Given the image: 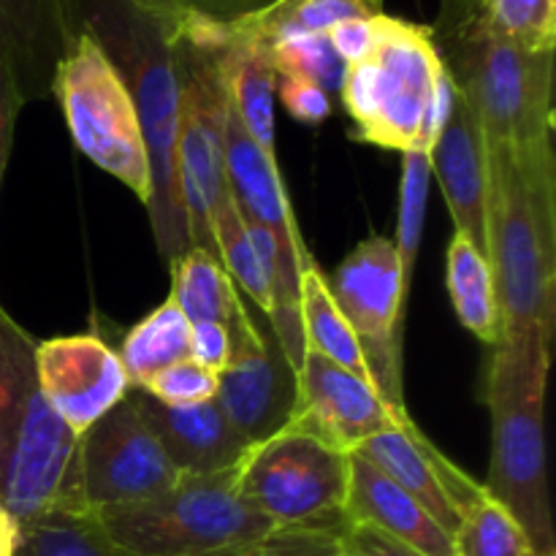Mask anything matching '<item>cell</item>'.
Listing matches in <instances>:
<instances>
[{"mask_svg": "<svg viewBox=\"0 0 556 556\" xmlns=\"http://www.w3.org/2000/svg\"><path fill=\"white\" fill-rule=\"evenodd\" d=\"M190 0H65L71 36L92 38L128 87L144 128L152 195L144 206L163 258L190 250L177 190V38Z\"/></svg>", "mask_w": 556, "mask_h": 556, "instance_id": "obj_1", "label": "cell"}, {"mask_svg": "<svg viewBox=\"0 0 556 556\" xmlns=\"http://www.w3.org/2000/svg\"><path fill=\"white\" fill-rule=\"evenodd\" d=\"M486 258L503 337L554 340L556 155L554 141L525 152L489 150Z\"/></svg>", "mask_w": 556, "mask_h": 556, "instance_id": "obj_2", "label": "cell"}, {"mask_svg": "<svg viewBox=\"0 0 556 556\" xmlns=\"http://www.w3.org/2000/svg\"><path fill=\"white\" fill-rule=\"evenodd\" d=\"M440 63L476 112L489 150L525 152L554 141V52L503 41L476 0H440L429 25Z\"/></svg>", "mask_w": 556, "mask_h": 556, "instance_id": "obj_3", "label": "cell"}, {"mask_svg": "<svg viewBox=\"0 0 556 556\" xmlns=\"http://www.w3.org/2000/svg\"><path fill=\"white\" fill-rule=\"evenodd\" d=\"M0 508L25 527L52 510H87L79 434L43 396L36 340L0 304Z\"/></svg>", "mask_w": 556, "mask_h": 556, "instance_id": "obj_4", "label": "cell"}, {"mask_svg": "<svg viewBox=\"0 0 556 556\" xmlns=\"http://www.w3.org/2000/svg\"><path fill=\"white\" fill-rule=\"evenodd\" d=\"M258 0H190L177 38V190L188 220L190 250L215 255L212 212L228 193L226 119L231 96L226 81V49L233 16Z\"/></svg>", "mask_w": 556, "mask_h": 556, "instance_id": "obj_5", "label": "cell"}, {"mask_svg": "<svg viewBox=\"0 0 556 556\" xmlns=\"http://www.w3.org/2000/svg\"><path fill=\"white\" fill-rule=\"evenodd\" d=\"M552 342L543 337H500L492 348L486 400L492 410V462L483 483L530 535L543 556H556L546 472V380Z\"/></svg>", "mask_w": 556, "mask_h": 556, "instance_id": "obj_6", "label": "cell"}, {"mask_svg": "<svg viewBox=\"0 0 556 556\" xmlns=\"http://www.w3.org/2000/svg\"><path fill=\"white\" fill-rule=\"evenodd\" d=\"M454 92L429 27L378 14L372 52L348 65L340 98L358 141L410 152L432 147Z\"/></svg>", "mask_w": 556, "mask_h": 556, "instance_id": "obj_7", "label": "cell"}, {"mask_svg": "<svg viewBox=\"0 0 556 556\" xmlns=\"http://www.w3.org/2000/svg\"><path fill=\"white\" fill-rule=\"evenodd\" d=\"M237 467L182 476L157 497L112 505L96 516L114 543L134 556H233L275 530L239 494Z\"/></svg>", "mask_w": 556, "mask_h": 556, "instance_id": "obj_8", "label": "cell"}, {"mask_svg": "<svg viewBox=\"0 0 556 556\" xmlns=\"http://www.w3.org/2000/svg\"><path fill=\"white\" fill-rule=\"evenodd\" d=\"M52 92L81 155L123 182L141 206L150 204L152 163L139 112L92 38L76 33L54 68Z\"/></svg>", "mask_w": 556, "mask_h": 556, "instance_id": "obj_9", "label": "cell"}, {"mask_svg": "<svg viewBox=\"0 0 556 556\" xmlns=\"http://www.w3.org/2000/svg\"><path fill=\"white\" fill-rule=\"evenodd\" d=\"M348 486L351 454L291 427L250 445L237 467L239 494L275 527L342 532Z\"/></svg>", "mask_w": 556, "mask_h": 556, "instance_id": "obj_10", "label": "cell"}, {"mask_svg": "<svg viewBox=\"0 0 556 556\" xmlns=\"http://www.w3.org/2000/svg\"><path fill=\"white\" fill-rule=\"evenodd\" d=\"M329 291L348 326L356 334L367 362L369 380L389 405H405L402 383V334H405L407 293L400 258L389 237H369L348 253L331 277Z\"/></svg>", "mask_w": 556, "mask_h": 556, "instance_id": "obj_11", "label": "cell"}, {"mask_svg": "<svg viewBox=\"0 0 556 556\" xmlns=\"http://www.w3.org/2000/svg\"><path fill=\"white\" fill-rule=\"evenodd\" d=\"M179 470L141 416L130 391L79 434V489L87 510L152 500L179 481Z\"/></svg>", "mask_w": 556, "mask_h": 556, "instance_id": "obj_12", "label": "cell"}, {"mask_svg": "<svg viewBox=\"0 0 556 556\" xmlns=\"http://www.w3.org/2000/svg\"><path fill=\"white\" fill-rule=\"evenodd\" d=\"M407 407H394L369 380L304 351L299 364V407L291 429L315 434L334 448L353 451L386 429L407 427Z\"/></svg>", "mask_w": 556, "mask_h": 556, "instance_id": "obj_13", "label": "cell"}, {"mask_svg": "<svg viewBox=\"0 0 556 556\" xmlns=\"http://www.w3.org/2000/svg\"><path fill=\"white\" fill-rule=\"evenodd\" d=\"M36 372L47 402L74 434H85L130 391L117 351L98 334L36 342Z\"/></svg>", "mask_w": 556, "mask_h": 556, "instance_id": "obj_14", "label": "cell"}, {"mask_svg": "<svg viewBox=\"0 0 556 556\" xmlns=\"http://www.w3.org/2000/svg\"><path fill=\"white\" fill-rule=\"evenodd\" d=\"M353 454L367 459L396 486L405 489L451 535H456L467 510H472L486 497L483 483H476L467 472H462L416 427V421H410L407 427L386 429V432L364 440Z\"/></svg>", "mask_w": 556, "mask_h": 556, "instance_id": "obj_15", "label": "cell"}, {"mask_svg": "<svg viewBox=\"0 0 556 556\" xmlns=\"http://www.w3.org/2000/svg\"><path fill=\"white\" fill-rule=\"evenodd\" d=\"M264 345L217 375V405L250 445L291 427L299 407V367L282 351L275 329L261 326Z\"/></svg>", "mask_w": 556, "mask_h": 556, "instance_id": "obj_16", "label": "cell"}, {"mask_svg": "<svg viewBox=\"0 0 556 556\" xmlns=\"http://www.w3.org/2000/svg\"><path fill=\"white\" fill-rule=\"evenodd\" d=\"M429 163L432 177H438L443 188L456 231L465 233L486 255L489 152L481 123L459 90L454 92L448 114L429 147Z\"/></svg>", "mask_w": 556, "mask_h": 556, "instance_id": "obj_17", "label": "cell"}, {"mask_svg": "<svg viewBox=\"0 0 556 556\" xmlns=\"http://www.w3.org/2000/svg\"><path fill=\"white\" fill-rule=\"evenodd\" d=\"M130 400L157 434L179 476H212L231 470L248 454L250 443L231 427L217 400L172 407L141 389H130Z\"/></svg>", "mask_w": 556, "mask_h": 556, "instance_id": "obj_18", "label": "cell"}, {"mask_svg": "<svg viewBox=\"0 0 556 556\" xmlns=\"http://www.w3.org/2000/svg\"><path fill=\"white\" fill-rule=\"evenodd\" d=\"M223 163H226L228 193H231L233 204L239 206L244 220L264 226L266 231H271L277 239L293 244V248L307 250L302 233H299L275 152H266L244 130L233 106H228Z\"/></svg>", "mask_w": 556, "mask_h": 556, "instance_id": "obj_19", "label": "cell"}, {"mask_svg": "<svg viewBox=\"0 0 556 556\" xmlns=\"http://www.w3.org/2000/svg\"><path fill=\"white\" fill-rule=\"evenodd\" d=\"M348 519L375 527L424 556H456L454 535L418 500L358 454H351Z\"/></svg>", "mask_w": 556, "mask_h": 556, "instance_id": "obj_20", "label": "cell"}, {"mask_svg": "<svg viewBox=\"0 0 556 556\" xmlns=\"http://www.w3.org/2000/svg\"><path fill=\"white\" fill-rule=\"evenodd\" d=\"M172 302L190 324H220L231 337V362L261 351V324L250 318L237 282L228 277L220 261L204 250H188L168 264Z\"/></svg>", "mask_w": 556, "mask_h": 556, "instance_id": "obj_21", "label": "cell"}, {"mask_svg": "<svg viewBox=\"0 0 556 556\" xmlns=\"http://www.w3.org/2000/svg\"><path fill=\"white\" fill-rule=\"evenodd\" d=\"M253 5H248V9H253ZM244 11L233 16L231 41L226 49L228 96H231V106L244 130L266 152H275L277 71L271 63L269 41L248 25Z\"/></svg>", "mask_w": 556, "mask_h": 556, "instance_id": "obj_22", "label": "cell"}, {"mask_svg": "<svg viewBox=\"0 0 556 556\" xmlns=\"http://www.w3.org/2000/svg\"><path fill=\"white\" fill-rule=\"evenodd\" d=\"M0 36L14 43L47 96L60 58L74 41L65 0H0Z\"/></svg>", "mask_w": 556, "mask_h": 556, "instance_id": "obj_23", "label": "cell"}, {"mask_svg": "<svg viewBox=\"0 0 556 556\" xmlns=\"http://www.w3.org/2000/svg\"><path fill=\"white\" fill-rule=\"evenodd\" d=\"M445 258V282L459 324L494 348L503 337V315L489 258L459 231H454Z\"/></svg>", "mask_w": 556, "mask_h": 556, "instance_id": "obj_24", "label": "cell"}, {"mask_svg": "<svg viewBox=\"0 0 556 556\" xmlns=\"http://www.w3.org/2000/svg\"><path fill=\"white\" fill-rule=\"evenodd\" d=\"M299 318H302L304 351L318 353L337 367L369 380V369L356 334L331 299L329 282H326V275L315 264V258L304 264L302 280H299Z\"/></svg>", "mask_w": 556, "mask_h": 556, "instance_id": "obj_25", "label": "cell"}, {"mask_svg": "<svg viewBox=\"0 0 556 556\" xmlns=\"http://www.w3.org/2000/svg\"><path fill=\"white\" fill-rule=\"evenodd\" d=\"M117 356L130 389H144L147 380L157 372L190 358V320L172 299H166L125 334Z\"/></svg>", "mask_w": 556, "mask_h": 556, "instance_id": "obj_26", "label": "cell"}, {"mask_svg": "<svg viewBox=\"0 0 556 556\" xmlns=\"http://www.w3.org/2000/svg\"><path fill=\"white\" fill-rule=\"evenodd\" d=\"M383 14V0H261L244 11L248 25L269 43L299 33H329L345 20Z\"/></svg>", "mask_w": 556, "mask_h": 556, "instance_id": "obj_27", "label": "cell"}, {"mask_svg": "<svg viewBox=\"0 0 556 556\" xmlns=\"http://www.w3.org/2000/svg\"><path fill=\"white\" fill-rule=\"evenodd\" d=\"M14 556H134L103 530L96 510H52L20 527Z\"/></svg>", "mask_w": 556, "mask_h": 556, "instance_id": "obj_28", "label": "cell"}, {"mask_svg": "<svg viewBox=\"0 0 556 556\" xmlns=\"http://www.w3.org/2000/svg\"><path fill=\"white\" fill-rule=\"evenodd\" d=\"M212 237H215V250L217 261L223 264V269L228 271L233 282H237L239 293L250 299L261 313L269 318L271 315V286L269 275L264 269V261L255 253L253 242H250L248 226H244V217L239 212V206L233 204L231 193L223 195L217 201L215 212H212Z\"/></svg>", "mask_w": 556, "mask_h": 556, "instance_id": "obj_29", "label": "cell"}, {"mask_svg": "<svg viewBox=\"0 0 556 556\" xmlns=\"http://www.w3.org/2000/svg\"><path fill=\"white\" fill-rule=\"evenodd\" d=\"M429 182H432L429 150L402 152L400 212H396V237L391 242H394L396 258H400L402 286H405L407 296H410L413 269H416V255L421 248L424 223H427Z\"/></svg>", "mask_w": 556, "mask_h": 556, "instance_id": "obj_30", "label": "cell"}, {"mask_svg": "<svg viewBox=\"0 0 556 556\" xmlns=\"http://www.w3.org/2000/svg\"><path fill=\"white\" fill-rule=\"evenodd\" d=\"M489 30L527 52H556V0H476Z\"/></svg>", "mask_w": 556, "mask_h": 556, "instance_id": "obj_31", "label": "cell"}, {"mask_svg": "<svg viewBox=\"0 0 556 556\" xmlns=\"http://www.w3.org/2000/svg\"><path fill=\"white\" fill-rule=\"evenodd\" d=\"M454 543L456 556H543L532 546L525 527L489 494L467 510Z\"/></svg>", "mask_w": 556, "mask_h": 556, "instance_id": "obj_32", "label": "cell"}, {"mask_svg": "<svg viewBox=\"0 0 556 556\" xmlns=\"http://www.w3.org/2000/svg\"><path fill=\"white\" fill-rule=\"evenodd\" d=\"M277 74L302 76L318 85L326 96H340L345 68L326 33H299L269 43Z\"/></svg>", "mask_w": 556, "mask_h": 556, "instance_id": "obj_33", "label": "cell"}, {"mask_svg": "<svg viewBox=\"0 0 556 556\" xmlns=\"http://www.w3.org/2000/svg\"><path fill=\"white\" fill-rule=\"evenodd\" d=\"M33 98H43L27 68L25 58L11 41L0 36V188H3L5 166H9L11 144H14L16 117L22 106Z\"/></svg>", "mask_w": 556, "mask_h": 556, "instance_id": "obj_34", "label": "cell"}, {"mask_svg": "<svg viewBox=\"0 0 556 556\" xmlns=\"http://www.w3.org/2000/svg\"><path fill=\"white\" fill-rule=\"evenodd\" d=\"M141 391H147L157 402L172 407L201 405V402L215 400L217 375L201 367L193 358H185V362L172 364L163 372H157L155 378L147 380V386Z\"/></svg>", "mask_w": 556, "mask_h": 556, "instance_id": "obj_35", "label": "cell"}, {"mask_svg": "<svg viewBox=\"0 0 556 556\" xmlns=\"http://www.w3.org/2000/svg\"><path fill=\"white\" fill-rule=\"evenodd\" d=\"M342 532L275 527L261 541L233 556H345L340 546Z\"/></svg>", "mask_w": 556, "mask_h": 556, "instance_id": "obj_36", "label": "cell"}, {"mask_svg": "<svg viewBox=\"0 0 556 556\" xmlns=\"http://www.w3.org/2000/svg\"><path fill=\"white\" fill-rule=\"evenodd\" d=\"M277 96L282 106L288 109L291 117H296L304 125H320L331 114V98L302 76L277 74Z\"/></svg>", "mask_w": 556, "mask_h": 556, "instance_id": "obj_37", "label": "cell"}, {"mask_svg": "<svg viewBox=\"0 0 556 556\" xmlns=\"http://www.w3.org/2000/svg\"><path fill=\"white\" fill-rule=\"evenodd\" d=\"M340 546L345 556H424L416 548L405 546V543L394 541V538L383 535L380 530L362 525V521H351L342 530Z\"/></svg>", "mask_w": 556, "mask_h": 556, "instance_id": "obj_38", "label": "cell"}, {"mask_svg": "<svg viewBox=\"0 0 556 556\" xmlns=\"http://www.w3.org/2000/svg\"><path fill=\"white\" fill-rule=\"evenodd\" d=\"M190 358L220 375L231 364V337L220 324H190Z\"/></svg>", "mask_w": 556, "mask_h": 556, "instance_id": "obj_39", "label": "cell"}, {"mask_svg": "<svg viewBox=\"0 0 556 556\" xmlns=\"http://www.w3.org/2000/svg\"><path fill=\"white\" fill-rule=\"evenodd\" d=\"M326 36H329L331 47H334V52L340 54L342 63L351 65L372 52L375 16H369V20H345V22H340V25L331 27Z\"/></svg>", "mask_w": 556, "mask_h": 556, "instance_id": "obj_40", "label": "cell"}, {"mask_svg": "<svg viewBox=\"0 0 556 556\" xmlns=\"http://www.w3.org/2000/svg\"><path fill=\"white\" fill-rule=\"evenodd\" d=\"M16 538H20V527H16V521L0 508V556H14Z\"/></svg>", "mask_w": 556, "mask_h": 556, "instance_id": "obj_41", "label": "cell"}]
</instances>
